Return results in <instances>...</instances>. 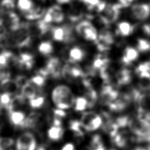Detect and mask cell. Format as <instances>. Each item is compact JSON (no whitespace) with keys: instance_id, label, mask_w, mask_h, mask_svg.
<instances>
[{"instance_id":"f35d334b","label":"cell","mask_w":150,"mask_h":150,"mask_svg":"<svg viewBox=\"0 0 150 150\" xmlns=\"http://www.w3.org/2000/svg\"><path fill=\"white\" fill-rule=\"evenodd\" d=\"M29 105L32 108H39L41 107L45 103V97L43 96H36L29 100Z\"/></svg>"},{"instance_id":"3957f363","label":"cell","mask_w":150,"mask_h":150,"mask_svg":"<svg viewBox=\"0 0 150 150\" xmlns=\"http://www.w3.org/2000/svg\"><path fill=\"white\" fill-rule=\"evenodd\" d=\"M76 30L78 35L84 39L90 42H96L98 33L94 26L88 21H83L77 23Z\"/></svg>"},{"instance_id":"44dd1931","label":"cell","mask_w":150,"mask_h":150,"mask_svg":"<svg viewBox=\"0 0 150 150\" xmlns=\"http://www.w3.org/2000/svg\"><path fill=\"white\" fill-rule=\"evenodd\" d=\"M109 63V59L103 55L98 54L94 59L91 67L96 71H99L102 69L108 67Z\"/></svg>"},{"instance_id":"83f0119b","label":"cell","mask_w":150,"mask_h":150,"mask_svg":"<svg viewBox=\"0 0 150 150\" xmlns=\"http://www.w3.org/2000/svg\"><path fill=\"white\" fill-rule=\"evenodd\" d=\"M63 129L61 126H52L50 127L47 131V135L49 138L53 141L59 140L63 135Z\"/></svg>"},{"instance_id":"cb8c5ba5","label":"cell","mask_w":150,"mask_h":150,"mask_svg":"<svg viewBox=\"0 0 150 150\" xmlns=\"http://www.w3.org/2000/svg\"><path fill=\"white\" fill-rule=\"evenodd\" d=\"M26 98L21 93L16 95L12 98L9 106L7 108L8 112L12 111H15L16 108L23 105L25 103Z\"/></svg>"},{"instance_id":"4fadbf2b","label":"cell","mask_w":150,"mask_h":150,"mask_svg":"<svg viewBox=\"0 0 150 150\" xmlns=\"http://www.w3.org/2000/svg\"><path fill=\"white\" fill-rule=\"evenodd\" d=\"M4 17H5L2 18L4 22L5 26L8 27L9 31L15 30L21 23L19 17L14 12H10Z\"/></svg>"},{"instance_id":"ba28073f","label":"cell","mask_w":150,"mask_h":150,"mask_svg":"<svg viewBox=\"0 0 150 150\" xmlns=\"http://www.w3.org/2000/svg\"><path fill=\"white\" fill-rule=\"evenodd\" d=\"M114 42V36L112 33L108 30L103 29L98 34L97 39L95 42L97 49L101 52H104L109 50Z\"/></svg>"},{"instance_id":"d590c367","label":"cell","mask_w":150,"mask_h":150,"mask_svg":"<svg viewBox=\"0 0 150 150\" xmlns=\"http://www.w3.org/2000/svg\"><path fill=\"white\" fill-rule=\"evenodd\" d=\"M74 110L77 111H82L87 108V100L86 97H78L74 101Z\"/></svg>"},{"instance_id":"bcb514c9","label":"cell","mask_w":150,"mask_h":150,"mask_svg":"<svg viewBox=\"0 0 150 150\" xmlns=\"http://www.w3.org/2000/svg\"><path fill=\"white\" fill-rule=\"evenodd\" d=\"M54 113V117L59 118L60 119L64 117L66 115V113L65 111L62 110V109H55L53 111Z\"/></svg>"},{"instance_id":"7a4b0ae2","label":"cell","mask_w":150,"mask_h":150,"mask_svg":"<svg viewBox=\"0 0 150 150\" xmlns=\"http://www.w3.org/2000/svg\"><path fill=\"white\" fill-rule=\"evenodd\" d=\"M12 32L15 47L23 48L30 46L32 37L28 28V22H21L19 26Z\"/></svg>"},{"instance_id":"8992f818","label":"cell","mask_w":150,"mask_h":150,"mask_svg":"<svg viewBox=\"0 0 150 150\" xmlns=\"http://www.w3.org/2000/svg\"><path fill=\"white\" fill-rule=\"evenodd\" d=\"M84 74L81 68L75 63L69 62V63L66 64L62 69V76L69 81H72L78 78H82Z\"/></svg>"},{"instance_id":"f5cc1de1","label":"cell","mask_w":150,"mask_h":150,"mask_svg":"<svg viewBox=\"0 0 150 150\" xmlns=\"http://www.w3.org/2000/svg\"><path fill=\"white\" fill-rule=\"evenodd\" d=\"M106 150H117V149H114V148H111V149H106Z\"/></svg>"},{"instance_id":"7dc6e473","label":"cell","mask_w":150,"mask_h":150,"mask_svg":"<svg viewBox=\"0 0 150 150\" xmlns=\"http://www.w3.org/2000/svg\"><path fill=\"white\" fill-rule=\"evenodd\" d=\"M61 150H74V146L73 144L67 143L63 146Z\"/></svg>"},{"instance_id":"603a6c76","label":"cell","mask_w":150,"mask_h":150,"mask_svg":"<svg viewBox=\"0 0 150 150\" xmlns=\"http://www.w3.org/2000/svg\"><path fill=\"white\" fill-rule=\"evenodd\" d=\"M9 120L11 123L16 126L21 127L25 119V115L22 111H12L9 112Z\"/></svg>"},{"instance_id":"8fae6325","label":"cell","mask_w":150,"mask_h":150,"mask_svg":"<svg viewBox=\"0 0 150 150\" xmlns=\"http://www.w3.org/2000/svg\"><path fill=\"white\" fill-rule=\"evenodd\" d=\"M100 94L102 100L106 104L114 101L119 96L118 91L110 85L109 82L104 83L101 88Z\"/></svg>"},{"instance_id":"e0dca14e","label":"cell","mask_w":150,"mask_h":150,"mask_svg":"<svg viewBox=\"0 0 150 150\" xmlns=\"http://www.w3.org/2000/svg\"><path fill=\"white\" fill-rule=\"evenodd\" d=\"M0 86L4 93H8L11 94L15 93L19 88L15 80L10 78H7L1 81Z\"/></svg>"},{"instance_id":"9a60e30c","label":"cell","mask_w":150,"mask_h":150,"mask_svg":"<svg viewBox=\"0 0 150 150\" xmlns=\"http://www.w3.org/2000/svg\"><path fill=\"white\" fill-rule=\"evenodd\" d=\"M46 11L45 8L40 5H35V6L25 13H22L24 18L29 21L36 20L43 17Z\"/></svg>"},{"instance_id":"4dcf8cb0","label":"cell","mask_w":150,"mask_h":150,"mask_svg":"<svg viewBox=\"0 0 150 150\" xmlns=\"http://www.w3.org/2000/svg\"><path fill=\"white\" fill-rule=\"evenodd\" d=\"M35 4L33 0H18L17 6L22 13L28 12L32 9Z\"/></svg>"},{"instance_id":"30bf717a","label":"cell","mask_w":150,"mask_h":150,"mask_svg":"<svg viewBox=\"0 0 150 150\" xmlns=\"http://www.w3.org/2000/svg\"><path fill=\"white\" fill-rule=\"evenodd\" d=\"M134 18L139 21H144L150 15V6L146 4H135L131 8Z\"/></svg>"},{"instance_id":"ee69618b","label":"cell","mask_w":150,"mask_h":150,"mask_svg":"<svg viewBox=\"0 0 150 150\" xmlns=\"http://www.w3.org/2000/svg\"><path fill=\"white\" fill-rule=\"evenodd\" d=\"M129 121V118L128 116H121L120 117H118L115 121V122L117 124V125L118 126L119 128H124L126 126L128 125V123Z\"/></svg>"},{"instance_id":"8d00e7d4","label":"cell","mask_w":150,"mask_h":150,"mask_svg":"<svg viewBox=\"0 0 150 150\" xmlns=\"http://www.w3.org/2000/svg\"><path fill=\"white\" fill-rule=\"evenodd\" d=\"M137 49L141 52H148L150 50V42L146 39L139 38L137 40Z\"/></svg>"},{"instance_id":"d4e9b609","label":"cell","mask_w":150,"mask_h":150,"mask_svg":"<svg viewBox=\"0 0 150 150\" xmlns=\"http://www.w3.org/2000/svg\"><path fill=\"white\" fill-rule=\"evenodd\" d=\"M69 128L76 136L81 137L84 136L85 128L81 122L78 120H71L69 123Z\"/></svg>"},{"instance_id":"e575fe53","label":"cell","mask_w":150,"mask_h":150,"mask_svg":"<svg viewBox=\"0 0 150 150\" xmlns=\"http://www.w3.org/2000/svg\"><path fill=\"white\" fill-rule=\"evenodd\" d=\"M103 120L101 116L97 115L86 126L84 127L86 131H93L98 129L102 124Z\"/></svg>"},{"instance_id":"836d02e7","label":"cell","mask_w":150,"mask_h":150,"mask_svg":"<svg viewBox=\"0 0 150 150\" xmlns=\"http://www.w3.org/2000/svg\"><path fill=\"white\" fill-rule=\"evenodd\" d=\"M67 16L71 22H76L82 17V11L79 8L72 6L68 11Z\"/></svg>"},{"instance_id":"f907efd6","label":"cell","mask_w":150,"mask_h":150,"mask_svg":"<svg viewBox=\"0 0 150 150\" xmlns=\"http://www.w3.org/2000/svg\"><path fill=\"white\" fill-rule=\"evenodd\" d=\"M133 150H147V149H145V148H141V147H138V148H136L134 149Z\"/></svg>"},{"instance_id":"1f68e13d","label":"cell","mask_w":150,"mask_h":150,"mask_svg":"<svg viewBox=\"0 0 150 150\" xmlns=\"http://www.w3.org/2000/svg\"><path fill=\"white\" fill-rule=\"evenodd\" d=\"M90 150H105L103 144L101 137L99 135H94L90 143Z\"/></svg>"},{"instance_id":"60d3db41","label":"cell","mask_w":150,"mask_h":150,"mask_svg":"<svg viewBox=\"0 0 150 150\" xmlns=\"http://www.w3.org/2000/svg\"><path fill=\"white\" fill-rule=\"evenodd\" d=\"M14 143L12 138L9 137L0 138V150H7Z\"/></svg>"},{"instance_id":"ac0fdd59","label":"cell","mask_w":150,"mask_h":150,"mask_svg":"<svg viewBox=\"0 0 150 150\" xmlns=\"http://www.w3.org/2000/svg\"><path fill=\"white\" fill-rule=\"evenodd\" d=\"M85 56V52L79 46H74L69 52V62L76 63L81 61Z\"/></svg>"},{"instance_id":"ab89813d","label":"cell","mask_w":150,"mask_h":150,"mask_svg":"<svg viewBox=\"0 0 150 150\" xmlns=\"http://www.w3.org/2000/svg\"><path fill=\"white\" fill-rule=\"evenodd\" d=\"M97 114L93 111H87L83 114L81 118V122L84 127L86 126Z\"/></svg>"},{"instance_id":"277c9868","label":"cell","mask_w":150,"mask_h":150,"mask_svg":"<svg viewBox=\"0 0 150 150\" xmlns=\"http://www.w3.org/2000/svg\"><path fill=\"white\" fill-rule=\"evenodd\" d=\"M72 29L68 25L56 26L50 29L52 39L57 42L69 43L74 40Z\"/></svg>"},{"instance_id":"9c48e42d","label":"cell","mask_w":150,"mask_h":150,"mask_svg":"<svg viewBox=\"0 0 150 150\" xmlns=\"http://www.w3.org/2000/svg\"><path fill=\"white\" fill-rule=\"evenodd\" d=\"M43 17L42 20L47 23H61L64 19V15L59 6L53 5L49 8Z\"/></svg>"},{"instance_id":"74e56055","label":"cell","mask_w":150,"mask_h":150,"mask_svg":"<svg viewBox=\"0 0 150 150\" xmlns=\"http://www.w3.org/2000/svg\"><path fill=\"white\" fill-rule=\"evenodd\" d=\"M45 80H46L45 77L39 74H38L36 76H33L29 80V82L31 83L33 85H34L35 87H41L45 84Z\"/></svg>"},{"instance_id":"2e32d148","label":"cell","mask_w":150,"mask_h":150,"mask_svg":"<svg viewBox=\"0 0 150 150\" xmlns=\"http://www.w3.org/2000/svg\"><path fill=\"white\" fill-rule=\"evenodd\" d=\"M115 78L117 84L119 86L128 84L132 80L131 71L126 69H121L117 72Z\"/></svg>"},{"instance_id":"681fc988","label":"cell","mask_w":150,"mask_h":150,"mask_svg":"<svg viewBox=\"0 0 150 150\" xmlns=\"http://www.w3.org/2000/svg\"><path fill=\"white\" fill-rule=\"evenodd\" d=\"M55 1L59 4H66L69 3L71 0H55Z\"/></svg>"},{"instance_id":"f546056e","label":"cell","mask_w":150,"mask_h":150,"mask_svg":"<svg viewBox=\"0 0 150 150\" xmlns=\"http://www.w3.org/2000/svg\"><path fill=\"white\" fill-rule=\"evenodd\" d=\"M86 98L87 100V107L90 108H93L97 100V94L96 90L91 87L86 88Z\"/></svg>"},{"instance_id":"7c38bea8","label":"cell","mask_w":150,"mask_h":150,"mask_svg":"<svg viewBox=\"0 0 150 150\" xmlns=\"http://www.w3.org/2000/svg\"><path fill=\"white\" fill-rule=\"evenodd\" d=\"M46 69L47 70L49 76L54 79H59L62 76L60 62L57 57H50L47 62Z\"/></svg>"},{"instance_id":"484cf974","label":"cell","mask_w":150,"mask_h":150,"mask_svg":"<svg viewBox=\"0 0 150 150\" xmlns=\"http://www.w3.org/2000/svg\"><path fill=\"white\" fill-rule=\"evenodd\" d=\"M21 94L29 100L36 96V88L29 81L21 88Z\"/></svg>"},{"instance_id":"f6af8a7d","label":"cell","mask_w":150,"mask_h":150,"mask_svg":"<svg viewBox=\"0 0 150 150\" xmlns=\"http://www.w3.org/2000/svg\"><path fill=\"white\" fill-rule=\"evenodd\" d=\"M15 80L19 88H22L24 85L29 81V80H28V79L25 76H18L16 77Z\"/></svg>"},{"instance_id":"7402d4cb","label":"cell","mask_w":150,"mask_h":150,"mask_svg":"<svg viewBox=\"0 0 150 150\" xmlns=\"http://www.w3.org/2000/svg\"><path fill=\"white\" fill-rule=\"evenodd\" d=\"M15 8V0H1L0 2V17L13 12Z\"/></svg>"},{"instance_id":"816d5d0a","label":"cell","mask_w":150,"mask_h":150,"mask_svg":"<svg viewBox=\"0 0 150 150\" xmlns=\"http://www.w3.org/2000/svg\"><path fill=\"white\" fill-rule=\"evenodd\" d=\"M38 2H39V3H41V4H44L46 2V0H36Z\"/></svg>"},{"instance_id":"4316f807","label":"cell","mask_w":150,"mask_h":150,"mask_svg":"<svg viewBox=\"0 0 150 150\" xmlns=\"http://www.w3.org/2000/svg\"><path fill=\"white\" fill-rule=\"evenodd\" d=\"M118 128L119 127L115 121H112L110 120L107 121L103 126V131L111 138L114 137L118 133Z\"/></svg>"},{"instance_id":"d6a6232c","label":"cell","mask_w":150,"mask_h":150,"mask_svg":"<svg viewBox=\"0 0 150 150\" xmlns=\"http://www.w3.org/2000/svg\"><path fill=\"white\" fill-rule=\"evenodd\" d=\"M38 51L44 56L50 54L53 51V46L49 41H43L38 45Z\"/></svg>"},{"instance_id":"5b68a950","label":"cell","mask_w":150,"mask_h":150,"mask_svg":"<svg viewBox=\"0 0 150 150\" xmlns=\"http://www.w3.org/2000/svg\"><path fill=\"white\" fill-rule=\"evenodd\" d=\"M121 6L118 4H106L103 10L99 12L100 17L103 22L110 24L115 22L120 15Z\"/></svg>"},{"instance_id":"52a82bcc","label":"cell","mask_w":150,"mask_h":150,"mask_svg":"<svg viewBox=\"0 0 150 150\" xmlns=\"http://www.w3.org/2000/svg\"><path fill=\"white\" fill-rule=\"evenodd\" d=\"M36 141L34 135L29 132L21 134L16 140V150H35Z\"/></svg>"},{"instance_id":"ffe728a7","label":"cell","mask_w":150,"mask_h":150,"mask_svg":"<svg viewBox=\"0 0 150 150\" xmlns=\"http://www.w3.org/2000/svg\"><path fill=\"white\" fill-rule=\"evenodd\" d=\"M137 75L139 77L138 87L139 89L144 91L150 90V72L143 71Z\"/></svg>"},{"instance_id":"c3c4849f","label":"cell","mask_w":150,"mask_h":150,"mask_svg":"<svg viewBox=\"0 0 150 150\" xmlns=\"http://www.w3.org/2000/svg\"><path fill=\"white\" fill-rule=\"evenodd\" d=\"M53 124L54 126H57V127L61 126V124H62L61 119L57 118V117H54V119L53 121Z\"/></svg>"},{"instance_id":"6da1fadb","label":"cell","mask_w":150,"mask_h":150,"mask_svg":"<svg viewBox=\"0 0 150 150\" xmlns=\"http://www.w3.org/2000/svg\"><path fill=\"white\" fill-rule=\"evenodd\" d=\"M52 99L56 106L60 109H68L74 103V97L70 88L64 85L56 87L52 93Z\"/></svg>"},{"instance_id":"f1b7e54d","label":"cell","mask_w":150,"mask_h":150,"mask_svg":"<svg viewBox=\"0 0 150 150\" xmlns=\"http://www.w3.org/2000/svg\"><path fill=\"white\" fill-rule=\"evenodd\" d=\"M126 132L117 133L112 138V141L113 144L118 147L123 148L125 147L128 142V136Z\"/></svg>"},{"instance_id":"7bdbcfd3","label":"cell","mask_w":150,"mask_h":150,"mask_svg":"<svg viewBox=\"0 0 150 150\" xmlns=\"http://www.w3.org/2000/svg\"><path fill=\"white\" fill-rule=\"evenodd\" d=\"M82 2L87 6L90 10L95 9L97 11L98 6L102 2L101 0H81Z\"/></svg>"},{"instance_id":"b9f144b4","label":"cell","mask_w":150,"mask_h":150,"mask_svg":"<svg viewBox=\"0 0 150 150\" xmlns=\"http://www.w3.org/2000/svg\"><path fill=\"white\" fill-rule=\"evenodd\" d=\"M11 94L8 93H3L0 95V104L7 109L11 101Z\"/></svg>"},{"instance_id":"d6986e66","label":"cell","mask_w":150,"mask_h":150,"mask_svg":"<svg viewBox=\"0 0 150 150\" xmlns=\"http://www.w3.org/2000/svg\"><path fill=\"white\" fill-rule=\"evenodd\" d=\"M134 26L127 21H122L118 23L117 26V33L123 37L129 36L134 31Z\"/></svg>"},{"instance_id":"5bb4252c","label":"cell","mask_w":150,"mask_h":150,"mask_svg":"<svg viewBox=\"0 0 150 150\" xmlns=\"http://www.w3.org/2000/svg\"><path fill=\"white\" fill-rule=\"evenodd\" d=\"M138 50L132 47L127 46L124 51L121 61L125 65H129L138 57Z\"/></svg>"}]
</instances>
